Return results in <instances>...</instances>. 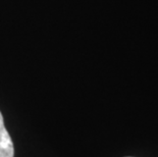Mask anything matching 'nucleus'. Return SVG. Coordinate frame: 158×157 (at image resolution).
<instances>
[{
	"mask_svg": "<svg viewBox=\"0 0 158 157\" xmlns=\"http://www.w3.org/2000/svg\"><path fill=\"white\" fill-rule=\"evenodd\" d=\"M15 147H13L10 135L4 126V119L0 112V157H13Z\"/></svg>",
	"mask_w": 158,
	"mask_h": 157,
	"instance_id": "f257e3e1",
	"label": "nucleus"
}]
</instances>
